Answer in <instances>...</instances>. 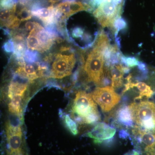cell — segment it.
<instances>
[{"label":"cell","mask_w":155,"mask_h":155,"mask_svg":"<svg viewBox=\"0 0 155 155\" xmlns=\"http://www.w3.org/2000/svg\"><path fill=\"white\" fill-rule=\"evenodd\" d=\"M127 25L126 20L122 17H120L116 19L114 22V28H113L115 31L116 36H117L119 31L126 28Z\"/></svg>","instance_id":"21"},{"label":"cell","mask_w":155,"mask_h":155,"mask_svg":"<svg viewBox=\"0 0 155 155\" xmlns=\"http://www.w3.org/2000/svg\"><path fill=\"white\" fill-rule=\"evenodd\" d=\"M119 134L120 138L127 139V138L130 137L129 134L128 133L126 130H120V132H119Z\"/></svg>","instance_id":"27"},{"label":"cell","mask_w":155,"mask_h":155,"mask_svg":"<svg viewBox=\"0 0 155 155\" xmlns=\"http://www.w3.org/2000/svg\"><path fill=\"white\" fill-rule=\"evenodd\" d=\"M8 155H24L22 149L15 150H10Z\"/></svg>","instance_id":"28"},{"label":"cell","mask_w":155,"mask_h":155,"mask_svg":"<svg viewBox=\"0 0 155 155\" xmlns=\"http://www.w3.org/2000/svg\"><path fill=\"white\" fill-rule=\"evenodd\" d=\"M90 94L105 113L111 110L121 100V97L112 86L97 87Z\"/></svg>","instance_id":"5"},{"label":"cell","mask_w":155,"mask_h":155,"mask_svg":"<svg viewBox=\"0 0 155 155\" xmlns=\"http://www.w3.org/2000/svg\"><path fill=\"white\" fill-rule=\"evenodd\" d=\"M24 58V60L27 63H36L38 59V54L36 51L26 50Z\"/></svg>","instance_id":"18"},{"label":"cell","mask_w":155,"mask_h":155,"mask_svg":"<svg viewBox=\"0 0 155 155\" xmlns=\"http://www.w3.org/2000/svg\"><path fill=\"white\" fill-rule=\"evenodd\" d=\"M132 75H128L126 78L127 83L125 84V88L123 91V93H125L127 91L130 89L137 88L138 91L139 95L134 99V100H141L143 98L145 97L149 98L152 96L153 92L151 88L150 87L146 84L143 82H139L137 83H134L131 81Z\"/></svg>","instance_id":"9"},{"label":"cell","mask_w":155,"mask_h":155,"mask_svg":"<svg viewBox=\"0 0 155 155\" xmlns=\"http://www.w3.org/2000/svg\"><path fill=\"white\" fill-rule=\"evenodd\" d=\"M116 119L119 124L126 127H132L134 122L129 107L126 105L120 107L116 112Z\"/></svg>","instance_id":"12"},{"label":"cell","mask_w":155,"mask_h":155,"mask_svg":"<svg viewBox=\"0 0 155 155\" xmlns=\"http://www.w3.org/2000/svg\"><path fill=\"white\" fill-rule=\"evenodd\" d=\"M27 84L20 82L17 80L12 81L9 86L8 96L11 99L16 95H24L27 88Z\"/></svg>","instance_id":"13"},{"label":"cell","mask_w":155,"mask_h":155,"mask_svg":"<svg viewBox=\"0 0 155 155\" xmlns=\"http://www.w3.org/2000/svg\"><path fill=\"white\" fill-rule=\"evenodd\" d=\"M104 62L102 51L95 46L89 54L84 65V70L89 80L96 84L101 83L104 69Z\"/></svg>","instance_id":"4"},{"label":"cell","mask_w":155,"mask_h":155,"mask_svg":"<svg viewBox=\"0 0 155 155\" xmlns=\"http://www.w3.org/2000/svg\"><path fill=\"white\" fill-rule=\"evenodd\" d=\"M84 31L81 28H76L73 30L72 32L73 36L76 38L81 37L83 34Z\"/></svg>","instance_id":"26"},{"label":"cell","mask_w":155,"mask_h":155,"mask_svg":"<svg viewBox=\"0 0 155 155\" xmlns=\"http://www.w3.org/2000/svg\"><path fill=\"white\" fill-rule=\"evenodd\" d=\"M76 122L81 124H91L101 120L96 104L90 94L79 91L76 94L72 107Z\"/></svg>","instance_id":"1"},{"label":"cell","mask_w":155,"mask_h":155,"mask_svg":"<svg viewBox=\"0 0 155 155\" xmlns=\"http://www.w3.org/2000/svg\"><path fill=\"white\" fill-rule=\"evenodd\" d=\"M116 132V129L114 127L106 123L100 122L87 134V136L94 139L95 143H101L113 138Z\"/></svg>","instance_id":"7"},{"label":"cell","mask_w":155,"mask_h":155,"mask_svg":"<svg viewBox=\"0 0 155 155\" xmlns=\"http://www.w3.org/2000/svg\"><path fill=\"white\" fill-rule=\"evenodd\" d=\"M39 23L35 22L28 21L25 23V29L28 31H31L34 30L38 27Z\"/></svg>","instance_id":"24"},{"label":"cell","mask_w":155,"mask_h":155,"mask_svg":"<svg viewBox=\"0 0 155 155\" xmlns=\"http://www.w3.org/2000/svg\"><path fill=\"white\" fill-rule=\"evenodd\" d=\"M36 29H35L29 32V35L26 39V43L28 48L31 50L37 51L41 52L40 46L38 39L35 35Z\"/></svg>","instance_id":"15"},{"label":"cell","mask_w":155,"mask_h":155,"mask_svg":"<svg viewBox=\"0 0 155 155\" xmlns=\"http://www.w3.org/2000/svg\"><path fill=\"white\" fill-rule=\"evenodd\" d=\"M125 155H140V154L136 150H133L131 151L126 153Z\"/></svg>","instance_id":"29"},{"label":"cell","mask_w":155,"mask_h":155,"mask_svg":"<svg viewBox=\"0 0 155 155\" xmlns=\"http://www.w3.org/2000/svg\"><path fill=\"white\" fill-rule=\"evenodd\" d=\"M6 134L10 150L21 149L22 132L19 125H14L10 122L6 123Z\"/></svg>","instance_id":"8"},{"label":"cell","mask_w":155,"mask_h":155,"mask_svg":"<svg viewBox=\"0 0 155 155\" xmlns=\"http://www.w3.org/2000/svg\"><path fill=\"white\" fill-rule=\"evenodd\" d=\"M129 107L136 127L145 131L155 132V104L143 101L132 103Z\"/></svg>","instance_id":"2"},{"label":"cell","mask_w":155,"mask_h":155,"mask_svg":"<svg viewBox=\"0 0 155 155\" xmlns=\"http://www.w3.org/2000/svg\"><path fill=\"white\" fill-rule=\"evenodd\" d=\"M31 11L26 8H24L20 10L16 15L18 19L21 22L26 21L31 19L32 17Z\"/></svg>","instance_id":"20"},{"label":"cell","mask_w":155,"mask_h":155,"mask_svg":"<svg viewBox=\"0 0 155 155\" xmlns=\"http://www.w3.org/2000/svg\"><path fill=\"white\" fill-rule=\"evenodd\" d=\"M110 69L112 81L111 86L114 88H119L123 84V75L130 72V69L119 64L111 66Z\"/></svg>","instance_id":"10"},{"label":"cell","mask_w":155,"mask_h":155,"mask_svg":"<svg viewBox=\"0 0 155 155\" xmlns=\"http://www.w3.org/2000/svg\"><path fill=\"white\" fill-rule=\"evenodd\" d=\"M15 5L16 0H1V8H12Z\"/></svg>","instance_id":"23"},{"label":"cell","mask_w":155,"mask_h":155,"mask_svg":"<svg viewBox=\"0 0 155 155\" xmlns=\"http://www.w3.org/2000/svg\"><path fill=\"white\" fill-rule=\"evenodd\" d=\"M125 0H106L99 5L93 14L103 27L114 28V22L121 17Z\"/></svg>","instance_id":"3"},{"label":"cell","mask_w":155,"mask_h":155,"mask_svg":"<svg viewBox=\"0 0 155 155\" xmlns=\"http://www.w3.org/2000/svg\"><path fill=\"white\" fill-rule=\"evenodd\" d=\"M65 123L69 130L73 135H76L78 133L77 126L75 122L68 115H66L65 118Z\"/></svg>","instance_id":"19"},{"label":"cell","mask_w":155,"mask_h":155,"mask_svg":"<svg viewBox=\"0 0 155 155\" xmlns=\"http://www.w3.org/2000/svg\"><path fill=\"white\" fill-rule=\"evenodd\" d=\"M3 48L6 52H14L15 48L14 41L12 40L8 41L4 45Z\"/></svg>","instance_id":"22"},{"label":"cell","mask_w":155,"mask_h":155,"mask_svg":"<svg viewBox=\"0 0 155 155\" xmlns=\"http://www.w3.org/2000/svg\"><path fill=\"white\" fill-rule=\"evenodd\" d=\"M35 35L40 46L41 53L49 49L56 40V37L47 30H45L44 28L36 30Z\"/></svg>","instance_id":"11"},{"label":"cell","mask_w":155,"mask_h":155,"mask_svg":"<svg viewBox=\"0 0 155 155\" xmlns=\"http://www.w3.org/2000/svg\"><path fill=\"white\" fill-rule=\"evenodd\" d=\"M120 62L124 66L129 68H132L137 66L139 61L134 57H125L122 55L120 59Z\"/></svg>","instance_id":"17"},{"label":"cell","mask_w":155,"mask_h":155,"mask_svg":"<svg viewBox=\"0 0 155 155\" xmlns=\"http://www.w3.org/2000/svg\"><path fill=\"white\" fill-rule=\"evenodd\" d=\"M22 66L27 75V79L30 82H32L39 78L37 74L36 68L31 64H25Z\"/></svg>","instance_id":"16"},{"label":"cell","mask_w":155,"mask_h":155,"mask_svg":"<svg viewBox=\"0 0 155 155\" xmlns=\"http://www.w3.org/2000/svg\"><path fill=\"white\" fill-rule=\"evenodd\" d=\"M23 96L22 95H16L12 98L11 101L8 104L9 111L11 114L19 116L21 114V104Z\"/></svg>","instance_id":"14"},{"label":"cell","mask_w":155,"mask_h":155,"mask_svg":"<svg viewBox=\"0 0 155 155\" xmlns=\"http://www.w3.org/2000/svg\"><path fill=\"white\" fill-rule=\"evenodd\" d=\"M54 57L52 66L51 77L61 79L71 75L75 64L74 53L69 54L58 53Z\"/></svg>","instance_id":"6"},{"label":"cell","mask_w":155,"mask_h":155,"mask_svg":"<svg viewBox=\"0 0 155 155\" xmlns=\"http://www.w3.org/2000/svg\"><path fill=\"white\" fill-rule=\"evenodd\" d=\"M137 67L139 70L140 72H142L143 75H147L148 73V69L147 68V65L144 63L142 62H139Z\"/></svg>","instance_id":"25"}]
</instances>
